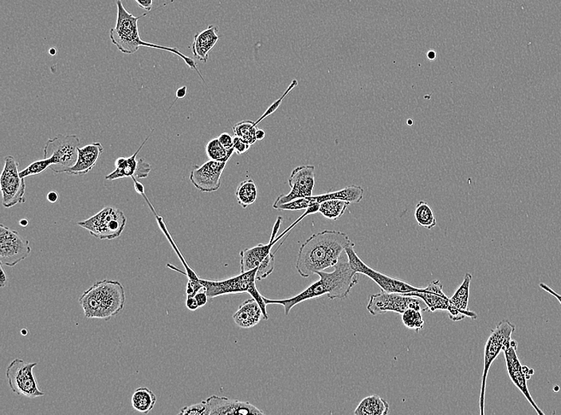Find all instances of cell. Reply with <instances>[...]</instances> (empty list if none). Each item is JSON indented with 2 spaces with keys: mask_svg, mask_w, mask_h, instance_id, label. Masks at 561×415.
<instances>
[{
  "mask_svg": "<svg viewBox=\"0 0 561 415\" xmlns=\"http://www.w3.org/2000/svg\"><path fill=\"white\" fill-rule=\"evenodd\" d=\"M206 154L210 160L228 162L234 152H229L220 142L218 138L211 139L206 145Z\"/></svg>",
  "mask_w": 561,
  "mask_h": 415,
  "instance_id": "cell-33",
  "label": "cell"
},
{
  "mask_svg": "<svg viewBox=\"0 0 561 415\" xmlns=\"http://www.w3.org/2000/svg\"><path fill=\"white\" fill-rule=\"evenodd\" d=\"M133 180L134 181L136 191L138 192V194L144 196L145 195V186L143 185V184H141L140 183H139V181L137 179L134 178H133Z\"/></svg>",
  "mask_w": 561,
  "mask_h": 415,
  "instance_id": "cell-46",
  "label": "cell"
},
{
  "mask_svg": "<svg viewBox=\"0 0 561 415\" xmlns=\"http://www.w3.org/2000/svg\"><path fill=\"white\" fill-rule=\"evenodd\" d=\"M227 162L210 160L202 166H196L190 174V180L196 188L203 192H212L221 187L222 174Z\"/></svg>",
  "mask_w": 561,
  "mask_h": 415,
  "instance_id": "cell-15",
  "label": "cell"
},
{
  "mask_svg": "<svg viewBox=\"0 0 561 415\" xmlns=\"http://www.w3.org/2000/svg\"><path fill=\"white\" fill-rule=\"evenodd\" d=\"M517 342L511 340V342L504 348L503 353L506 362L507 372L512 380L513 384L516 386L523 395L532 406L537 414L544 415L545 413L536 404L532 396L529 393L527 386V379L523 371V367L518 359L517 354Z\"/></svg>",
  "mask_w": 561,
  "mask_h": 415,
  "instance_id": "cell-16",
  "label": "cell"
},
{
  "mask_svg": "<svg viewBox=\"0 0 561 415\" xmlns=\"http://www.w3.org/2000/svg\"><path fill=\"white\" fill-rule=\"evenodd\" d=\"M126 291L117 280L104 279L94 284L79 298L88 319L108 320L125 308Z\"/></svg>",
  "mask_w": 561,
  "mask_h": 415,
  "instance_id": "cell-4",
  "label": "cell"
},
{
  "mask_svg": "<svg viewBox=\"0 0 561 415\" xmlns=\"http://www.w3.org/2000/svg\"><path fill=\"white\" fill-rule=\"evenodd\" d=\"M516 330V327L510 320H504L496 326L488 338L484 352V369L482 379V388L480 399V414L484 415L485 408V395L487 380L490 367L504 348L511 342V336Z\"/></svg>",
  "mask_w": 561,
  "mask_h": 415,
  "instance_id": "cell-7",
  "label": "cell"
},
{
  "mask_svg": "<svg viewBox=\"0 0 561 415\" xmlns=\"http://www.w3.org/2000/svg\"><path fill=\"white\" fill-rule=\"evenodd\" d=\"M157 396L147 388H138L132 396V407L136 411L149 414L154 408Z\"/></svg>",
  "mask_w": 561,
  "mask_h": 415,
  "instance_id": "cell-28",
  "label": "cell"
},
{
  "mask_svg": "<svg viewBox=\"0 0 561 415\" xmlns=\"http://www.w3.org/2000/svg\"><path fill=\"white\" fill-rule=\"evenodd\" d=\"M539 286L541 289L545 290L546 291L548 292V294H550L555 298H556V299L559 301L561 305V295L557 294L556 291L553 290L550 287H548V286L544 283H541Z\"/></svg>",
  "mask_w": 561,
  "mask_h": 415,
  "instance_id": "cell-45",
  "label": "cell"
},
{
  "mask_svg": "<svg viewBox=\"0 0 561 415\" xmlns=\"http://www.w3.org/2000/svg\"><path fill=\"white\" fill-rule=\"evenodd\" d=\"M257 271L258 268H256V270L249 272H240V274L235 275V276L217 280L200 279V282L204 285L209 299L226 295L250 294L261 307L263 312V320H268V305H265L263 296L260 294L256 287Z\"/></svg>",
  "mask_w": 561,
  "mask_h": 415,
  "instance_id": "cell-5",
  "label": "cell"
},
{
  "mask_svg": "<svg viewBox=\"0 0 561 415\" xmlns=\"http://www.w3.org/2000/svg\"><path fill=\"white\" fill-rule=\"evenodd\" d=\"M209 409V415H251L264 414L250 402H242L228 399L227 397L212 395L206 400Z\"/></svg>",
  "mask_w": 561,
  "mask_h": 415,
  "instance_id": "cell-18",
  "label": "cell"
},
{
  "mask_svg": "<svg viewBox=\"0 0 561 415\" xmlns=\"http://www.w3.org/2000/svg\"><path fill=\"white\" fill-rule=\"evenodd\" d=\"M265 136V133L264 131L261 130V129H257L256 131V139L257 141H261Z\"/></svg>",
  "mask_w": 561,
  "mask_h": 415,
  "instance_id": "cell-50",
  "label": "cell"
},
{
  "mask_svg": "<svg viewBox=\"0 0 561 415\" xmlns=\"http://www.w3.org/2000/svg\"><path fill=\"white\" fill-rule=\"evenodd\" d=\"M351 242L350 237L340 231L324 230L312 235L299 249L296 268L300 276L308 278L334 267Z\"/></svg>",
  "mask_w": 561,
  "mask_h": 415,
  "instance_id": "cell-2",
  "label": "cell"
},
{
  "mask_svg": "<svg viewBox=\"0 0 561 415\" xmlns=\"http://www.w3.org/2000/svg\"><path fill=\"white\" fill-rule=\"evenodd\" d=\"M404 295L417 297L423 301L429 312H449L451 310L450 298L442 291V284L440 280H435L429 284L423 291L411 292Z\"/></svg>",
  "mask_w": 561,
  "mask_h": 415,
  "instance_id": "cell-20",
  "label": "cell"
},
{
  "mask_svg": "<svg viewBox=\"0 0 561 415\" xmlns=\"http://www.w3.org/2000/svg\"><path fill=\"white\" fill-rule=\"evenodd\" d=\"M127 224V218L121 209L105 207L93 217L80 221L78 225L100 239H114L121 235Z\"/></svg>",
  "mask_w": 561,
  "mask_h": 415,
  "instance_id": "cell-8",
  "label": "cell"
},
{
  "mask_svg": "<svg viewBox=\"0 0 561 415\" xmlns=\"http://www.w3.org/2000/svg\"><path fill=\"white\" fill-rule=\"evenodd\" d=\"M311 206L310 198H299L296 200L282 204L277 210L279 211H298V210L307 209Z\"/></svg>",
  "mask_w": 561,
  "mask_h": 415,
  "instance_id": "cell-37",
  "label": "cell"
},
{
  "mask_svg": "<svg viewBox=\"0 0 561 415\" xmlns=\"http://www.w3.org/2000/svg\"><path fill=\"white\" fill-rule=\"evenodd\" d=\"M332 272H317L319 279L311 284L301 294L282 300H270L263 296L265 305H279L284 308L285 315H289L291 310L301 303L327 296L330 300H343L350 294L352 289L358 284L355 271L348 262L345 253L342 254Z\"/></svg>",
  "mask_w": 561,
  "mask_h": 415,
  "instance_id": "cell-1",
  "label": "cell"
},
{
  "mask_svg": "<svg viewBox=\"0 0 561 415\" xmlns=\"http://www.w3.org/2000/svg\"><path fill=\"white\" fill-rule=\"evenodd\" d=\"M415 218L418 224L425 229L432 230L437 225V220L433 212L428 203L424 201L417 204L415 210Z\"/></svg>",
  "mask_w": 561,
  "mask_h": 415,
  "instance_id": "cell-31",
  "label": "cell"
},
{
  "mask_svg": "<svg viewBox=\"0 0 561 415\" xmlns=\"http://www.w3.org/2000/svg\"><path fill=\"white\" fill-rule=\"evenodd\" d=\"M534 373V371L533 369L529 370V374H530L531 376H532Z\"/></svg>",
  "mask_w": 561,
  "mask_h": 415,
  "instance_id": "cell-54",
  "label": "cell"
},
{
  "mask_svg": "<svg viewBox=\"0 0 561 415\" xmlns=\"http://www.w3.org/2000/svg\"><path fill=\"white\" fill-rule=\"evenodd\" d=\"M159 225L161 226L163 232H164L165 236L167 237L169 241L170 242L171 245H172L173 248L175 250L177 256H178L179 259L181 261L183 265H184L185 270H186V276L188 278V282L187 284L186 287V296L187 297H192L194 296L197 294L198 291L204 289V285L200 282V278L198 277L196 272H194L190 267L188 266L184 256L180 253V251L177 248L175 242L172 237H171L169 232L167 231L166 227L164 225V222L161 218H158Z\"/></svg>",
  "mask_w": 561,
  "mask_h": 415,
  "instance_id": "cell-26",
  "label": "cell"
},
{
  "mask_svg": "<svg viewBox=\"0 0 561 415\" xmlns=\"http://www.w3.org/2000/svg\"><path fill=\"white\" fill-rule=\"evenodd\" d=\"M350 204V202L333 199L321 203L319 213L327 219L336 220L344 215Z\"/></svg>",
  "mask_w": 561,
  "mask_h": 415,
  "instance_id": "cell-30",
  "label": "cell"
},
{
  "mask_svg": "<svg viewBox=\"0 0 561 415\" xmlns=\"http://www.w3.org/2000/svg\"><path fill=\"white\" fill-rule=\"evenodd\" d=\"M50 54L51 55H55L56 54V51L55 49H51L50 50Z\"/></svg>",
  "mask_w": 561,
  "mask_h": 415,
  "instance_id": "cell-53",
  "label": "cell"
},
{
  "mask_svg": "<svg viewBox=\"0 0 561 415\" xmlns=\"http://www.w3.org/2000/svg\"><path fill=\"white\" fill-rule=\"evenodd\" d=\"M182 415H209V409L206 400L188 407H183L179 413Z\"/></svg>",
  "mask_w": 561,
  "mask_h": 415,
  "instance_id": "cell-38",
  "label": "cell"
},
{
  "mask_svg": "<svg viewBox=\"0 0 561 415\" xmlns=\"http://www.w3.org/2000/svg\"><path fill=\"white\" fill-rule=\"evenodd\" d=\"M218 31V27L211 25L202 32L194 34L192 45L194 58L204 62H208L210 51L220 39L217 34Z\"/></svg>",
  "mask_w": 561,
  "mask_h": 415,
  "instance_id": "cell-22",
  "label": "cell"
},
{
  "mask_svg": "<svg viewBox=\"0 0 561 415\" xmlns=\"http://www.w3.org/2000/svg\"><path fill=\"white\" fill-rule=\"evenodd\" d=\"M263 317V310L253 298L242 303L233 315L235 324L245 329L256 326Z\"/></svg>",
  "mask_w": 561,
  "mask_h": 415,
  "instance_id": "cell-23",
  "label": "cell"
},
{
  "mask_svg": "<svg viewBox=\"0 0 561 415\" xmlns=\"http://www.w3.org/2000/svg\"><path fill=\"white\" fill-rule=\"evenodd\" d=\"M354 248H355V243L352 242L345 249L348 262H350L353 270L358 274H363L364 276L373 279L376 284L379 285L382 291L407 294H411V292L424 291V288L415 287V286L405 282L404 280L389 277L388 275L383 274L370 268L359 258Z\"/></svg>",
  "mask_w": 561,
  "mask_h": 415,
  "instance_id": "cell-9",
  "label": "cell"
},
{
  "mask_svg": "<svg viewBox=\"0 0 561 415\" xmlns=\"http://www.w3.org/2000/svg\"><path fill=\"white\" fill-rule=\"evenodd\" d=\"M32 253L29 241L23 239L19 232L8 227L0 225V262L10 268L27 258Z\"/></svg>",
  "mask_w": 561,
  "mask_h": 415,
  "instance_id": "cell-12",
  "label": "cell"
},
{
  "mask_svg": "<svg viewBox=\"0 0 561 415\" xmlns=\"http://www.w3.org/2000/svg\"><path fill=\"white\" fill-rule=\"evenodd\" d=\"M390 411L388 402L379 395L364 397L359 403L354 414L355 415H388Z\"/></svg>",
  "mask_w": 561,
  "mask_h": 415,
  "instance_id": "cell-27",
  "label": "cell"
},
{
  "mask_svg": "<svg viewBox=\"0 0 561 415\" xmlns=\"http://www.w3.org/2000/svg\"><path fill=\"white\" fill-rule=\"evenodd\" d=\"M59 195L56 191H51L47 195V200L51 203H55L58 201Z\"/></svg>",
  "mask_w": 561,
  "mask_h": 415,
  "instance_id": "cell-49",
  "label": "cell"
},
{
  "mask_svg": "<svg viewBox=\"0 0 561 415\" xmlns=\"http://www.w3.org/2000/svg\"><path fill=\"white\" fill-rule=\"evenodd\" d=\"M149 138L150 137H147L137 152L131 157H121L117 159L115 162V171L107 175L105 179L114 180L126 178H134L138 180L149 177L152 169L150 164L145 162L144 159L137 160L139 152L143 148Z\"/></svg>",
  "mask_w": 561,
  "mask_h": 415,
  "instance_id": "cell-17",
  "label": "cell"
},
{
  "mask_svg": "<svg viewBox=\"0 0 561 415\" xmlns=\"http://www.w3.org/2000/svg\"><path fill=\"white\" fill-rule=\"evenodd\" d=\"M233 142L235 153L239 155L245 154L246 152L249 150L251 146V145L248 144L244 141L243 139H241L237 136L234 137Z\"/></svg>",
  "mask_w": 561,
  "mask_h": 415,
  "instance_id": "cell-40",
  "label": "cell"
},
{
  "mask_svg": "<svg viewBox=\"0 0 561 415\" xmlns=\"http://www.w3.org/2000/svg\"><path fill=\"white\" fill-rule=\"evenodd\" d=\"M51 162L50 159H44L34 161L25 169L20 172V177L25 179L28 177L34 176L42 173L46 169L50 168Z\"/></svg>",
  "mask_w": 561,
  "mask_h": 415,
  "instance_id": "cell-35",
  "label": "cell"
},
{
  "mask_svg": "<svg viewBox=\"0 0 561 415\" xmlns=\"http://www.w3.org/2000/svg\"><path fill=\"white\" fill-rule=\"evenodd\" d=\"M315 166H301L295 168L289 178V185L291 191L288 195H282L277 197L273 208L277 209L282 204L312 196L315 185Z\"/></svg>",
  "mask_w": 561,
  "mask_h": 415,
  "instance_id": "cell-14",
  "label": "cell"
},
{
  "mask_svg": "<svg viewBox=\"0 0 561 415\" xmlns=\"http://www.w3.org/2000/svg\"><path fill=\"white\" fill-rule=\"evenodd\" d=\"M472 280V275L466 273L462 284L454 292V294L451 301V310L448 312L449 318L454 322L461 321L466 317H469L472 320H476L477 315L471 312L468 308L469 298H470V287Z\"/></svg>",
  "mask_w": 561,
  "mask_h": 415,
  "instance_id": "cell-19",
  "label": "cell"
},
{
  "mask_svg": "<svg viewBox=\"0 0 561 415\" xmlns=\"http://www.w3.org/2000/svg\"><path fill=\"white\" fill-rule=\"evenodd\" d=\"M436 57L435 52L434 51H429L428 53V58L430 60H434Z\"/></svg>",
  "mask_w": 561,
  "mask_h": 415,
  "instance_id": "cell-51",
  "label": "cell"
},
{
  "mask_svg": "<svg viewBox=\"0 0 561 415\" xmlns=\"http://www.w3.org/2000/svg\"><path fill=\"white\" fill-rule=\"evenodd\" d=\"M116 5L117 8V22L115 27L110 30V39L112 44L115 45L121 53L133 55L138 51L140 46L171 52V53L181 58L188 67L194 70L204 83H206L202 73L199 72L197 68L196 62L190 57L181 53L178 48L151 44L141 39L139 34L138 21L146 15L138 17L134 16L124 7L121 0H116Z\"/></svg>",
  "mask_w": 561,
  "mask_h": 415,
  "instance_id": "cell-3",
  "label": "cell"
},
{
  "mask_svg": "<svg viewBox=\"0 0 561 415\" xmlns=\"http://www.w3.org/2000/svg\"><path fill=\"white\" fill-rule=\"evenodd\" d=\"M0 270H1V274H0V285H1V288L4 289L8 283V276L4 272L3 265L0 266Z\"/></svg>",
  "mask_w": 561,
  "mask_h": 415,
  "instance_id": "cell-47",
  "label": "cell"
},
{
  "mask_svg": "<svg viewBox=\"0 0 561 415\" xmlns=\"http://www.w3.org/2000/svg\"><path fill=\"white\" fill-rule=\"evenodd\" d=\"M257 125L253 121H243L235 124L233 127L235 136H237L248 144L253 145L257 142Z\"/></svg>",
  "mask_w": 561,
  "mask_h": 415,
  "instance_id": "cell-32",
  "label": "cell"
},
{
  "mask_svg": "<svg viewBox=\"0 0 561 415\" xmlns=\"http://www.w3.org/2000/svg\"><path fill=\"white\" fill-rule=\"evenodd\" d=\"M80 139L76 136L58 134L44 146V159H50V169L55 173H67L78 160Z\"/></svg>",
  "mask_w": 561,
  "mask_h": 415,
  "instance_id": "cell-6",
  "label": "cell"
},
{
  "mask_svg": "<svg viewBox=\"0 0 561 415\" xmlns=\"http://www.w3.org/2000/svg\"><path fill=\"white\" fill-rule=\"evenodd\" d=\"M20 225L22 227H26L28 225V220L26 219H22L20 221Z\"/></svg>",
  "mask_w": 561,
  "mask_h": 415,
  "instance_id": "cell-52",
  "label": "cell"
},
{
  "mask_svg": "<svg viewBox=\"0 0 561 415\" xmlns=\"http://www.w3.org/2000/svg\"><path fill=\"white\" fill-rule=\"evenodd\" d=\"M196 298V300L198 303V305L199 308L204 307L206 303H208V301L209 299L208 294H206L205 289L200 290L197 292L196 295L194 296Z\"/></svg>",
  "mask_w": 561,
  "mask_h": 415,
  "instance_id": "cell-42",
  "label": "cell"
},
{
  "mask_svg": "<svg viewBox=\"0 0 561 415\" xmlns=\"http://www.w3.org/2000/svg\"><path fill=\"white\" fill-rule=\"evenodd\" d=\"M419 300L421 299L414 296L382 291L381 294L371 295L369 297L367 309L371 315H378L389 312L403 314L406 310L409 308L424 311Z\"/></svg>",
  "mask_w": 561,
  "mask_h": 415,
  "instance_id": "cell-13",
  "label": "cell"
},
{
  "mask_svg": "<svg viewBox=\"0 0 561 415\" xmlns=\"http://www.w3.org/2000/svg\"><path fill=\"white\" fill-rule=\"evenodd\" d=\"M79 157L75 165L70 168L67 172L69 175L75 176H82L92 171L95 166L99 157L103 153L104 149L102 143H93L79 147L78 149Z\"/></svg>",
  "mask_w": 561,
  "mask_h": 415,
  "instance_id": "cell-21",
  "label": "cell"
},
{
  "mask_svg": "<svg viewBox=\"0 0 561 415\" xmlns=\"http://www.w3.org/2000/svg\"><path fill=\"white\" fill-rule=\"evenodd\" d=\"M297 85H298V81L297 80H293L291 86H289L288 87V89L285 92L284 95H283L282 97H281L279 99V100L275 102V103L271 105V107H270L269 109L268 110L267 112H265L264 114V115H263L262 118H260L258 121H256V125H258L259 124V122L261 121L263 119H264L265 118H267L268 116H269L270 114L274 113L275 111L277 109V107H279V105L281 104V102L283 100V99H284V98L287 95V93L289 92H291L293 89V87L296 86Z\"/></svg>",
  "mask_w": 561,
  "mask_h": 415,
  "instance_id": "cell-39",
  "label": "cell"
},
{
  "mask_svg": "<svg viewBox=\"0 0 561 415\" xmlns=\"http://www.w3.org/2000/svg\"><path fill=\"white\" fill-rule=\"evenodd\" d=\"M558 390H559V388L558 387H557L556 388H554V391H558Z\"/></svg>",
  "mask_w": 561,
  "mask_h": 415,
  "instance_id": "cell-55",
  "label": "cell"
},
{
  "mask_svg": "<svg viewBox=\"0 0 561 415\" xmlns=\"http://www.w3.org/2000/svg\"><path fill=\"white\" fill-rule=\"evenodd\" d=\"M218 140L221 144L225 147L229 152H234V138L230 136L228 133H223L220 134V136L218 137Z\"/></svg>",
  "mask_w": 561,
  "mask_h": 415,
  "instance_id": "cell-41",
  "label": "cell"
},
{
  "mask_svg": "<svg viewBox=\"0 0 561 415\" xmlns=\"http://www.w3.org/2000/svg\"><path fill=\"white\" fill-rule=\"evenodd\" d=\"M275 253H270L267 258L262 263L258 268L256 274L257 282L267 278L275 270Z\"/></svg>",
  "mask_w": 561,
  "mask_h": 415,
  "instance_id": "cell-36",
  "label": "cell"
},
{
  "mask_svg": "<svg viewBox=\"0 0 561 415\" xmlns=\"http://www.w3.org/2000/svg\"><path fill=\"white\" fill-rule=\"evenodd\" d=\"M275 242L270 239L268 244H259L256 246L246 249L240 253V272H246L258 268L271 253Z\"/></svg>",
  "mask_w": 561,
  "mask_h": 415,
  "instance_id": "cell-24",
  "label": "cell"
},
{
  "mask_svg": "<svg viewBox=\"0 0 561 415\" xmlns=\"http://www.w3.org/2000/svg\"><path fill=\"white\" fill-rule=\"evenodd\" d=\"M37 364V362H28L19 358L11 362L6 371V376L14 393L29 399L45 395L39 389L34 376V368Z\"/></svg>",
  "mask_w": 561,
  "mask_h": 415,
  "instance_id": "cell-10",
  "label": "cell"
},
{
  "mask_svg": "<svg viewBox=\"0 0 561 415\" xmlns=\"http://www.w3.org/2000/svg\"><path fill=\"white\" fill-rule=\"evenodd\" d=\"M236 198L240 206L246 209L257 201L258 197V187L252 179L242 181L235 192Z\"/></svg>",
  "mask_w": 561,
  "mask_h": 415,
  "instance_id": "cell-29",
  "label": "cell"
},
{
  "mask_svg": "<svg viewBox=\"0 0 561 415\" xmlns=\"http://www.w3.org/2000/svg\"><path fill=\"white\" fill-rule=\"evenodd\" d=\"M185 305L187 308L192 312L197 311V310L199 308L196 298H194V296L187 297Z\"/></svg>",
  "mask_w": 561,
  "mask_h": 415,
  "instance_id": "cell-43",
  "label": "cell"
},
{
  "mask_svg": "<svg viewBox=\"0 0 561 415\" xmlns=\"http://www.w3.org/2000/svg\"><path fill=\"white\" fill-rule=\"evenodd\" d=\"M0 186L3 195V206L5 208H11L18 204L26 202L25 180L20 177L19 162L13 156L5 157Z\"/></svg>",
  "mask_w": 561,
  "mask_h": 415,
  "instance_id": "cell-11",
  "label": "cell"
},
{
  "mask_svg": "<svg viewBox=\"0 0 561 415\" xmlns=\"http://www.w3.org/2000/svg\"><path fill=\"white\" fill-rule=\"evenodd\" d=\"M364 192V190L362 187L351 185L338 191L329 192V194L317 196L312 195L310 197V198L312 206H314L315 204H321L328 200H333V199H338V200L345 201L350 204H358L362 201Z\"/></svg>",
  "mask_w": 561,
  "mask_h": 415,
  "instance_id": "cell-25",
  "label": "cell"
},
{
  "mask_svg": "<svg viewBox=\"0 0 561 415\" xmlns=\"http://www.w3.org/2000/svg\"><path fill=\"white\" fill-rule=\"evenodd\" d=\"M140 8L147 11H151L152 9L153 0H134Z\"/></svg>",
  "mask_w": 561,
  "mask_h": 415,
  "instance_id": "cell-44",
  "label": "cell"
},
{
  "mask_svg": "<svg viewBox=\"0 0 561 415\" xmlns=\"http://www.w3.org/2000/svg\"><path fill=\"white\" fill-rule=\"evenodd\" d=\"M187 86H182L176 91V98L173 104L176 102L177 99L184 98L187 95Z\"/></svg>",
  "mask_w": 561,
  "mask_h": 415,
  "instance_id": "cell-48",
  "label": "cell"
},
{
  "mask_svg": "<svg viewBox=\"0 0 561 415\" xmlns=\"http://www.w3.org/2000/svg\"><path fill=\"white\" fill-rule=\"evenodd\" d=\"M422 311L415 308H409L402 314L403 324L407 329H414L416 332L422 330L424 326V320L422 317Z\"/></svg>",
  "mask_w": 561,
  "mask_h": 415,
  "instance_id": "cell-34",
  "label": "cell"
}]
</instances>
